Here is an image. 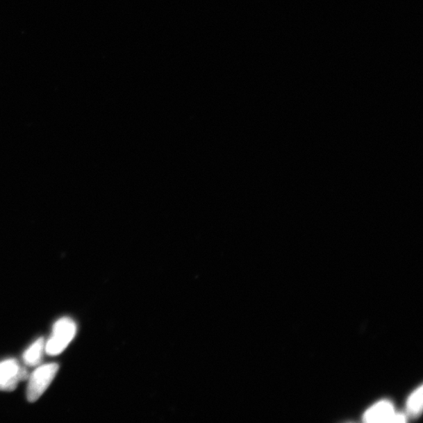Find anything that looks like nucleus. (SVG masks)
Listing matches in <instances>:
<instances>
[{
  "label": "nucleus",
  "instance_id": "nucleus-1",
  "mask_svg": "<svg viewBox=\"0 0 423 423\" xmlns=\"http://www.w3.org/2000/svg\"><path fill=\"white\" fill-rule=\"evenodd\" d=\"M76 331V324L71 318H60L54 324L51 337L45 345V351L51 356L63 353L74 339Z\"/></svg>",
  "mask_w": 423,
  "mask_h": 423
},
{
  "label": "nucleus",
  "instance_id": "nucleus-2",
  "mask_svg": "<svg viewBox=\"0 0 423 423\" xmlns=\"http://www.w3.org/2000/svg\"><path fill=\"white\" fill-rule=\"evenodd\" d=\"M59 370V365L55 363L42 365L36 369L29 378L27 388V399L35 402L44 394L49 385L53 381Z\"/></svg>",
  "mask_w": 423,
  "mask_h": 423
},
{
  "label": "nucleus",
  "instance_id": "nucleus-3",
  "mask_svg": "<svg viewBox=\"0 0 423 423\" xmlns=\"http://www.w3.org/2000/svg\"><path fill=\"white\" fill-rule=\"evenodd\" d=\"M28 377L27 370L21 367L17 360L9 359L0 363V390L13 391L18 383Z\"/></svg>",
  "mask_w": 423,
  "mask_h": 423
},
{
  "label": "nucleus",
  "instance_id": "nucleus-4",
  "mask_svg": "<svg viewBox=\"0 0 423 423\" xmlns=\"http://www.w3.org/2000/svg\"><path fill=\"white\" fill-rule=\"evenodd\" d=\"M395 414L393 404L382 401L366 410L363 420L365 422H393Z\"/></svg>",
  "mask_w": 423,
  "mask_h": 423
},
{
  "label": "nucleus",
  "instance_id": "nucleus-5",
  "mask_svg": "<svg viewBox=\"0 0 423 423\" xmlns=\"http://www.w3.org/2000/svg\"><path fill=\"white\" fill-rule=\"evenodd\" d=\"M45 349V341L44 338L36 340L33 345L23 355L24 363L28 366H36L40 363L42 354Z\"/></svg>",
  "mask_w": 423,
  "mask_h": 423
},
{
  "label": "nucleus",
  "instance_id": "nucleus-6",
  "mask_svg": "<svg viewBox=\"0 0 423 423\" xmlns=\"http://www.w3.org/2000/svg\"><path fill=\"white\" fill-rule=\"evenodd\" d=\"M422 386L417 389L409 397L407 401L408 413L412 415H418L422 413Z\"/></svg>",
  "mask_w": 423,
  "mask_h": 423
}]
</instances>
